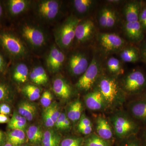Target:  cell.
Masks as SVG:
<instances>
[{"label":"cell","mask_w":146,"mask_h":146,"mask_svg":"<svg viewBox=\"0 0 146 146\" xmlns=\"http://www.w3.org/2000/svg\"><path fill=\"white\" fill-rule=\"evenodd\" d=\"M95 29V24L91 20L80 21L76 27L75 38L78 42H86L92 38Z\"/></svg>","instance_id":"cell-9"},{"label":"cell","mask_w":146,"mask_h":146,"mask_svg":"<svg viewBox=\"0 0 146 146\" xmlns=\"http://www.w3.org/2000/svg\"><path fill=\"white\" fill-rule=\"evenodd\" d=\"M116 135L120 138L136 136L140 130V125L131 116L117 113L111 119Z\"/></svg>","instance_id":"cell-2"},{"label":"cell","mask_w":146,"mask_h":146,"mask_svg":"<svg viewBox=\"0 0 146 146\" xmlns=\"http://www.w3.org/2000/svg\"><path fill=\"white\" fill-rule=\"evenodd\" d=\"M4 134L0 130V145H1L4 141Z\"/></svg>","instance_id":"cell-53"},{"label":"cell","mask_w":146,"mask_h":146,"mask_svg":"<svg viewBox=\"0 0 146 146\" xmlns=\"http://www.w3.org/2000/svg\"><path fill=\"white\" fill-rule=\"evenodd\" d=\"M53 97L50 91H45L41 97L40 102L45 108L49 107L52 103Z\"/></svg>","instance_id":"cell-34"},{"label":"cell","mask_w":146,"mask_h":146,"mask_svg":"<svg viewBox=\"0 0 146 146\" xmlns=\"http://www.w3.org/2000/svg\"><path fill=\"white\" fill-rule=\"evenodd\" d=\"M5 68V63L2 55L0 54V72H3Z\"/></svg>","instance_id":"cell-51"},{"label":"cell","mask_w":146,"mask_h":146,"mask_svg":"<svg viewBox=\"0 0 146 146\" xmlns=\"http://www.w3.org/2000/svg\"><path fill=\"white\" fill-rule=\"evenodd\" d=\"M9 94L8 86L4 84L0 83V101L7 98Z\"/></svg>","instance_id":"cell-37"},{"label":"cell","mask_w":146,"mask_h":146,"mask_svg":"<svg viewBox=\"0 0 146 146\" xmlns=\"http://www.w3.org/2000/svg\"><path fill=\"white\" fill-rule=\"evenodd\" d=\"M141 56L146 64V42L144 43L141 49Z\"/></svg>","instance_id":"cell-48"},{"label":"cell","mask_w":146,"mask_h":146,"mask_svg":"<svg viewBox=\"0 0 146 146\" xmlns=\"http://www.w3.org/2000/svg\"><path fill=\"white\" fill-rule=\"evenodd\" d=\"M65 56L56 47L51 50L47 60L49 68L54 72L58 71L65 60Z\"/></svg>","instance_id":"cell-16"},{"label":"cell","mask_w":146,"mask_h":146,"mask_svg":"<svg viewBox=\"0 0 146 146\" xmlns=\"http://www.w3.org/2000/svg\"><path fill=\"white\" fill-rule=\"evenodd\" d=\"M82 110V104L80 101L77 100L70 105L68 108L67 117L70 121H76L81 117Z\"/></svg>","instance_id":"cell-21"},{"label":"cell","mask_w":146,"mask_h":146,"mask_svg":"<svg viewBox=\"0 0 146 146\" xmlns=\"http://www.w3.org/2000/svg\"><path fill=\"white\" fill-rule=\"evenodd\" d=\"M125 33L132 42H138L144 38L143 29L139 21L127 22L124 27Z\"/></svg>","instance_id":"cell-13"},{"label":"cell","mask_w":146,"mask_h":146,"mask_svg":"<svg viewBox=\"0 0 146 146\" xmlns=\"http://www.w3.org/2000/svg\"><path fill=\"white\" fill-rule=\"evenodd\" d=\"M129 112L131 117L139 123L146 125V100L143 99L136 100L129 104Z\"/></svg>","instance_id":"cell-10"},{"label":"cell","mask_w":146,"mask_h":146,"mask_svg":"<svg viewBox=\"0 0 146 146\" xmlns=\"http://www.w3.org/2000/svg\"><path fill=\"white\" fill-rule=\"evenodd\" d=\"M59 9V4L56 1H48L42 2L39 7V11Z\"/></svg>","instance_id":"cell-33"},{"label":"cell","mask_w":146,"mask_h":146,"mask_svg":"<svg viewBox=\"0 0 146 146\" xmlns=\"http://www.w3.org/2000/svg\"><path fill=\"white\" fill-rule=\"evenodd\" d=\"M41 146L37 145V146Z\"/></svg>","instance_id":"cell-59"},{"label":"cell","mask_w":146,"mask_h":146,"mask_svg":"<svg viewBox=\"0 0 146 146\" xmlns=\"http://www.w3.org/2000/svg\"><path fill=\"white\" fill-rule=\"evenodd\" d=\"M123 86L129 94H140L146 89V75L140 70H133L125 78Z\"/></svg>","instance_id":"cell-3"},{"label":"cell","mask_w":146,"mask_h":146,"mask_svg":"<svg viewBox=\"0 0 146 146\" xmlns=\"http://www.w3.org/2000/svg\"><path fill=\"white\" fill-rule=\"evenodd\" d=\"M70 120L68 119V117L66 118L63 123V125H62V129L61 130H65L68 129L70 127Z\"/></svg>","instance_id":"cell-49"},{"label":"cell","mask_w":146,"mask_h":146,"mask_svg":"<svg viewBox=\"0 0 146 146\" xmlns=\"http://www.w3.org/2000/svg\"><path fill=\"white\" fill-rule=\"evenodd\" d=\"M0 44L7 52L12 55H22L25 52V48L22 42L17 37L11 33H1Z\"/></svg>","instance_id":"cell-7"},{"label":"cell","mask_w":146,"mask_h":146,"mask_svg":"<svg viewBox=\"0 0 146 146\" xmlns=\"http://www.w3.org/2000/svg\"><path fill=\"white\" fill-rule=\"evenodd\" d=\"M27 120L24 121H17L11 122L9 121L8 123V127L9 128L14 130H24L27 126Z\"/></svg>","instance_id":"cell-36"},{"label":"cell","mask_w":146,"mask_h":146,"mask_svg":"<svg viewBox=\"0 0 146 146\" xmlns=\"http://www.w3.org/2000/svg\"><path fill=\"white\" fill-rule=\"evenodd\" d=\"M9 121L10 120L7 115L0 114V124L9 123Z\"/></svg>","instance_id":"cell-50"},{"label":"cell","mask_w":146,"mask_h":146,"mask_svg":"<svg viewBox=\"0 0 146 146\" xmlns=\"http://www.w3.org/2000/svg\"><path fill=\"white\" fill-rule=\"evenodd\" d=\"M11 112V108L9 106L6 104H0V114L5 115H9Z\"/></svg>","instance_id":"cell-45"},{"label":"cell","mask_w":146,"mask_h":146,"mask_svg":"<svg viewBox=\"0 0 146 146\" xmlns=\"http://www.w3.org/2000/svg\"><path fill=\"white\" fill-rule=\"evenodd\" d=\"M25 137L24 130H12L7 135L8 143L13 146H20L25 143Z\"/></svg>","instance_id":"cell-23"},{"label":"cell","mask_w":146,"mask_h":146,"mask_svg":"<svg viewBox=\"0 0 146 146\" xmlns=\"http://www.w3.org/2000/svg\"><path fill=\"white\" fill-rule=\"evenodd\" d=\"M36 112V106L28 102H22L18 106V113L28 121H32Z\"/></svg>","instance_id":"cell-18"},{"label":"cell","mask_w":146,"mask_h":146,"mask_svg":"<svg viewBox=\"0 0 146 146\" xmlns=\"http://www.w3.org/2000/svg\"><path fill=\"white\" fill-rule=\"evenodd\" d=\"M107 67L110 73L115 75L123 74V70L120 60L116 58H110L108 60Z\"/></svg>","instance_id":"cell-27"},{"label":"cell","mask_w":146,"mask_h":146,"mask_svg":"<svg viewBox=\"0 0 146 146\" xmlns=\"http://www.w3.org/2000/svg\"><path fill=\"white\" fill-rule=\"evenodd\" d=\"M67 116L65 113H60L59 117L58 118L56 122L55 123L54 126L58 129H62V125L65 119L67 117Z\"/></svg>","instance_id":"cell-42"},{"label":"cell","mask_w":146,"mask_h":146,"mask_svg":"<svg viewBox=\"0 0 146 146\" xmlns=\"http://www.w3.org/2000/svg\"><path fill=\"white\" fill-rule=\"evenodd\" d=\"M3 12V7H2L1 5L0 4V18H1V16L2 15Z\"/></svg>","instance_id":"cell-55"},{"label":"cell","mask_w":146,"mask_h":146,"mask_svg":"<svg viewBox=\"0 0 146 146\" xmlns=\"http://www.w3.org/2000/svg\"><path fill=\"white\" fill-rule=\"evenodd\" d=\"M80 21L78 18L71 16L60 27L58 32V39L62 47L68 48L72 44L75 38L76 27Z\"/></svg>","instance_id":"cell-5"},{"label":"cell","mask_w":146,"mask_h":146,"mask_svg":"<svg viewBox=\"0 0 146 146\" xmlns=\"http://www.w3.org/2000/svg\"><path fill=\"white\" fill-rule=\"evenodd\" d=\"M141 54L138 48L134 47H129L122 50L120 57L122 61L127 63H136L139 60Z\"/></svg>","instance_id":"cell-19"},{"label":"cell","mask_w":146,"mask_h":146,"mask_svg":"<svg viewBox=\"0 0 146 146\" xmlns=\"http://www.w3.org/2000/svg\"><path fill=\"white\" fill-rule=\"evenodd\" d=\"M27 146V145H23V146Z\"/></svg>","instance_id":"cell-58"},{"label":"cell","mask_w":146,"mask_h":146,"mask_svg":"<svg viewBox=\"0 0 146 146\" xmlns=\"http://www.w3.org/2000/svg\"><path fill=\"white\" fill-rule=\"evenodd\" d=\"M99 91L102 95L106 106H117L123 102L122 91L114 78L104 77L99 82Z\"/></svg>","instance_id":"cell-1"},{"label":"cell","mask_w":146,"mask_h":146,"mask_svg":"<svg viewBox=\"0 0 146 146\" xmlns=\"http://www.w3.org/2000/svg\"><path fill=\"white\" fill-rule=\"evenodd\" d=\"M142 8L141 2L131 1L128 3L125 6L124 10L127 22L138 21Z\"/></svg>","instance_id":"cell-14"},{"label":"cell","mask_w":146,"mask_h":146,"mask_svg":"<svg viewBox=\"0 0 146 146\" xmlns=\"http://www.w3.org/2000/svg\"><path fill=\"white\" fill-rule=\"evenodd\" d=\"M8 6L11 15H18L25 9L27 2L24 0H10L8 1Z\"/></svg>","instance_id":"cell-25"},{"label":"cell","mask_w":146,"mask_h":146,"mask_svg":"<svg viewBox=\"0 0 146 146\" xmlns=\"http://www.w3.org/2000/svg\"><path fill=\"white\" fill-rule=\"evenodd\" d=\"M44 133L39 127L31 125L27 131V136L28 139L32 144L36 145L42 141Z\"/></svg>","instance_id":"cell-22"},{"label":"cell","mask_w":146,"mask_h":146,"mask_svg":"<svg viewBox=\"0 0 146 146\" xmlns=\"http://www.w3.org/2000/svg\"><path fill=\"white\" fill-rule=\"evenodd\" d=\"M79 131L82 134L88 135L92 131V126H78Z\"/></svg>","instance_id":"cell-46"},{"label":"cell","mask_w":146,"mask_h":146,"mask_svg":"<svg viewBox=\"0 0 146 146\" xmlns=\"http://www.w3.org/2000/svg\"><path fill=\"white\" fill-rule=\"evenodd\" d=\"M83 141L82 138H66L61 142L60 146H80Z\"/></svg>","instance_id":"cell-32"},{"label":"cell","mask_w":146,"mask_h":146,"mask_svg":"<svg viewBox=\"0 0 146 146\" xmlns=\"http://www.w3.org/2000/svg\"><path fill=\"white\" fill-rule=\"evenodd\" d=\"M4 146H13L11 145V144L9 143H7L5 144Z\"/></svg>","instance_id":"cell-56"},{"label":"cell","mask_w":146,"mask_h":146,"mask_svg":"<svg viewBox=\"0 0 146 146\" xmlns=\"http://www.w3.org/2000/svg\"><path fill=\"white\" fill-rule=\"evenodd\" d=\"M89 64L86 56L81 53H77L71 56L69 67L71 72L76 76L83 74Z\"/></svg>","instance_id":"cell-8"},{"label":"cell","mask_w":146,"mask_h":146,"mask_svg":"<svg viewBox=\"0 0 146 146\" xmlns=\"http://www.w3.org/2000/svg\"><path fill=\"white\" fill-rule=\"evenodd\" d=\"M92 126L91 121L84 115H82L80 119L78 126Z\"/></svg>","instance_id":"cell-43"},{"label":"cell","mask_w":146,"mask_h":146,"mask_svg":"<svg viewBox=\"0 0 146 146\" xmlns=\"http://www.w3.org/2000/svg\"><path fill=\"white\" fill-rule=\"evenodd\" d=\"M98 40L101 46L107 52H115L122 48L125 41L118 35L114 33H100Z\"/></svg>","instance_id":"cell-6"},{"label":"cell","mask_w":146,"mask_h":146,"mask_svg":"<svg viewBox=\"0 0 146 146\" xmlns=\"http://www.w3.org/2000/svg\"><path fill=\"white\" fill-rule=\"evenodd\" d=\"M116 21V16L115 13L112 10L109 9L108 17L107 22V28H110L115 25Z\"/></svg>","instance_id":"cell-39"},{"label":"cell","mask_w":146,"mask_h":146,"mask_svg":"<svg viewBox=\"0 0 146 146\" xmlns=\"http://www.w3.org/2000/svg\"><path fill=\"white\" fill-rule=\"evenodd\" d=\"M142 99H143L146 100V93H145V94H144L143 96V98Z\"/></svg>","instance_id":"cell-57"},{"label":"cell","mask_w":146,"mask_h":146,"mask_svg":"<svg viewBox=\"0 0 146 146\" xmlns=\"http://www.w3.org/2000/svg\"><path fill=\"white\" fill-rule=\"evenodd\" d=\"M132 138L124 146H143L141 139H138L135 136H133Z\"/></svg>","instance_id":"cell-44"},{"label":"cell","mask_w":146,"mask_h":146,"mask_svg":"<svg viewBox=\"0 0 146 146\" xmlns=\"http://www.w3.org/2000/svg\"><path fill=\"white\" fill-rule=\"evenodd\" d=\"M28 74V68L25 64L24 63L18 64L13 70V79L17 82L24 83L27 80Z\"/></svg>","instance_id":"cell-24"},{"label":"cell","mask_w":146,"mask_h":146,"mask_svg":"<svg viewBox=\"0 0 146 146\" xmlns=\"http://www.w3.org/2000/svg\"><path fill=\"white\" fill-rule=\"evenodd\" d=\"M23 35L32 45L35 46H41L45 42L44 33L38 29L31 26L26 25L24 27Z\"/></svg>","instance_id":"cell-11"},{"label":"cell","mask_w":146,"mask_h":146,"mask_svg":"<svg viewBox=\"0 0 146 146\" xmlns=\"http://www.w3.org/2000/svg\"><path fill=\"white\" fill-rule=\"evenodd\" d=\"M141 140L143 146H146V128L143 131Z\"/></svg>","instance_id":"cell-52"},{"label":"cell","mask_w":146,"mask_h":146,"mask_svg":"<svg viewBox=\"0 0 146 146\" xmlns=\"http://www.w3.org/2000/svg\"><path fill=\"white\" fill-rule=\"evenodd\" d=\"M23 91L26 96L31 101L36 100L40 98V90L37 86L28 84L25 86Z\"/></svg>","instance_id":"cell-28"},{"label":"cell","mask_w":146,"mask_h":146,"mask_svg":"<svg viewBox=\"0 0 146 146\" xmlns=\"http://www.w3.org/2000/svg\"><path fill=\"white\" fill-rule=\"evenodd\" d=\"M109 9L104 8L100 13L99 17V22L100 25L102 27L106 28L107 26L108 17Z\"/></svg>","instance_id":"cell-35"},{"label":"cell","mask_w":146,"mask_h":146,"mask_svg":"<svg viewBox=\"0 0 146 146\" xmlns=\"http://www.w3.org/2000/svg\"><path fill=\"white\" fill-rule=\"evenodd\" d=\"M74 6L76 10L80 13H85L89 12L93 8L95 1L92 0H75Z\"/></svg>","instance_id":"cell-26"},{"label":"cell","mask_w":146,"mask_h":146,"mask_svg":"<svg viewBox=\"0 0 146 146\" xmlns=\"http://www.w3.org/2000/svg\"><path fill=\"white\" fill-rule=\"evenodd\" d=\"M32 71L38 79L40 85L47 83L48 81V77L44 68L41 66H38L34 68Z\"/></svg>","instance_id":"cell-30"},{"label":"cell","mask_w":146,"mask_h":146,"mask_svg":"<svg viewBox=\"0 0 146 146\" xmlns=\"http://www.w3.org/2000/svg\"><path fill=\"white\" fill-rule=\"evenodd\" d=\"M86 146H110L106 140L96 134H92L86 138L84 141Z\"/></svg>","instance_id":"cell-29"},{"label":"cell","mask_w":146,"mask_h":146,"mask_svg":"<svg viewBox=\"0 0 146 146\" xmlns=\"http://www.w3.org/2000/svg\"><path fill=\"white\" fill-rule=\"evenodd\" d=\"M100 70L99 62L94 57L87 70L77 82L76 87L82 91H89L98 78Z\"/></svg>","instance_id":"cell-4"},{"label":"cell","mask_w":146,"mask_h":146,"mask_svg":"<svg viewBox=\"0 0 146 146\" xmlns=\"http://www.w3.org/2000/svg\"><path fill=\"white\" fill-rule=\"evenodd\" d=\"M45 109L49 114L52 119L55 123L61 113L57 104L55 102H53L49 107L45 108Z\"/></svg>","instance_id":"cell-31"},{"label":"cell","mask_w":146,"mask_h":146,"mask_svg":"<svg viewBox=\"0 0 146 146\" xmlns=\"http://www.w3.org/2000/svg\"><path fill=\"white\" fill-rule=\"evenodd\" d=\"M108 2L111 3H120L121 1H119V0H110V1H108Z\"/></svg>","instance_id":"cell-54"},{"label":"cell","mask_w":146,"mask_h":146,"mask_svg":"<svg viewBox=\"0 0 146 146\" xmlns=\"http://www.w3.org/2000/svg\"><path fill=\"white\" fill-rule=\"evenodd\" d=\"M59 11V9H52V10H44L39 11L44 17L48 19H53L56 17Z\"/></svg>","instance_id":"cell-40"},{"label":"cell","mask_w":146,"mask_h":146,"mask_svg":"<svg viewBox=\"0 0 146 146\" xmlns=\"http://www.w3.org/2000/svg\"><path fill=\"white\" fill-rule=\"evenodd\" d=\"M27 119L23 117L20 115L19 113L14 112L12 117L10 120V121H26Z\"/></svg>","instance_id":"cell-47"},{"label":"cell","mask_w":146,"mask_h":146,"mask_svg":"<svg viewBox=\"0 0 146 146\" xmlns=\"http://www.w3.org/2000/svg\"><path fill=\"white\" fill-rule=\"evenodd\" d=\"M53 90L58 96L63 99H68L72 96V89L65 80L58 78L56 79L53 84Z\"/></svg>","instance_id":"cell-15"},{"label":"cell","mask_w":146,"mask_h":146,"mask_svg":"<svg viewBox=\"0 0 146 146\" xmlns=\"http://www.w3.org/2000/svg\"><path fill=\"white\" fill-rule=\"evenodd\" d=\"M86 107L91 110H99L106 106L104 98L98 89L86 94L84 97Z\"/></svg>","instance_id":"cell-12"},{"label":"cell","mask_w":146,"mask_h":146,"mask_svg":"<svg viewBox=\"0 0 146 146\" xmlns=\"http://www.w3.org/2000/svg\"><path fill=\"white\" fill-rule=\"evenodd\" d=\"M43 121L45 126L47 127L51 128L54 126L55 123L46 110H44L43 113Z\"/></svg>","instance_id":"cell-38"},{"label":"cell","mask_w":146,"mask_h":146,"mask_svg":"<svg viewBox=\"0 0 146 146\" xmlns=\"http://www.w3.org/2000/svg\"><path fill=\"white\" fill-rule=\"evenodd\" d=\"M60 135L52 129H48L44 132L42 144L43 146H60Z\"/></svg>","instance_id":"cell-20"},{"label":"cell","mask_w":146,"mask_h":146,"mask_svg":"<svg viewBox=\"0 0 146 146\" xmlns=\"http://www.w3.org/2000/svg\"><path fill=\"white\" fill-rule=\"evenodd\" d=\"M138 21L140 22L143 30L146 31V6L142 8Z\"/></svg>","instance_id":"cell-41"},{"label":"cell","mask_w":146,"mask_h":146,"mask_svg":"<svg viewBox=\"0 0 146 146\" xmlns=\"http://www.w3.org/2000/svg\"><path fill=\"white\" fill-rule=\"evenodd\" d=\"M96 130L98 136L107 141L112 136V128L107 120L103 117H99L96 121Z\"/></svg>","instance_id":"cell-17"}]
</instances>
